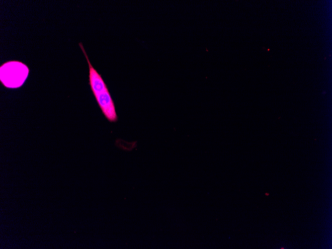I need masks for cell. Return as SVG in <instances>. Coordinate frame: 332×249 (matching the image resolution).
Here are the masks:
<instances>
[{
	"label": "cell",
	"instance_id": "1",
	"mask_svg": "<svg viewBox=\"0 0 332 249\" xmlns=\"http://www.w3.org/2000/svg\"><path fill=\"white\" fill-rule=\"evenodd\" d=\"M82 51L88 65L89 84L96 100L107 119L110 122H116L118 117L114 103L107 85L101 75L92 66L84 49Z\"/></svg>",
	"mask_w": 332,
	"mask_h": 249
},
{
	"label": "cell",
	"instance_id": "2",
	"mask_svg": "<svg viewBox=\"0 0 332 249\" xmlns=\"http://www.w3.org/2000/svg\"><path fill=\"white\" fill-rule=\"evenodd\" d=\"M29 70L25 64L18 61H9L0 67V81L6 87L21 86L27 79Z\"/></svg>",
	"mask_w": 332,
	"mask_h": 249
},
{
	"label": "cell",
	"instance_id": "3",
	"mask_svg": "<svg viewBox=\"0 0 332 249\" xmlns=\"http://www.w3.org/2000/svg\"><path fill=\"white\" fill-rule=\"evenodd\" d=\"M265 195H269V194H268V193H265Z\"/></svg>",
	"mask_w": 332,
	"mask_h": 249
}]
</instances>
